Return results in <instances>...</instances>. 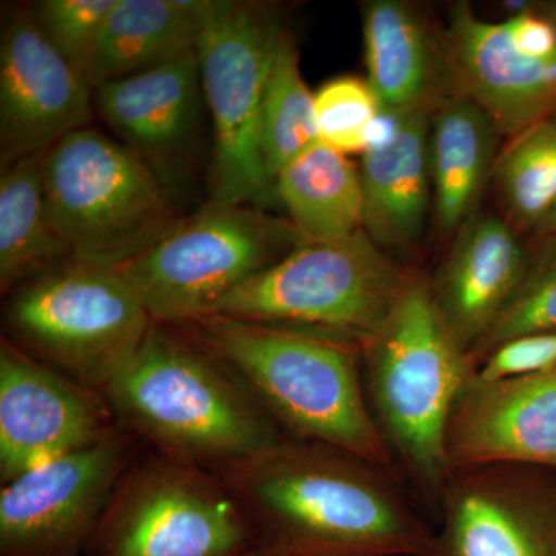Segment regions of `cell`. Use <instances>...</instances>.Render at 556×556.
Here are the masks:
<instances>
[{
    "label": "cell",
    "mask_w": 556,
    "mask_h": 556,
    "mask_svg": "<svg viewBox=\"0 0 556 556\" xmlns=\"http://www.w3.org/2000/svg\"><path fill=\"white\" fill-rule=\"evenodd\" d=\"M217 475L283 556H430L433 540L382 468L285 439Z\"/></svg>",
    "instance_id": "6da1fadb"
},
{
    "label": "cell",
    "mask_w": 556,
    "mask_h": 556,
    "mask_svg": "<svg viewBox=\"0 0 556 556\" xmlns=\"http://www.w3.org/2000/svg\"><path fill=\"white\" fill-rule=\"evenodd\" d=\"M167 327L214 357L292 441L343 450L382 470L390 466L357 340L223 314Z\"/></svg>",
    "instance_id": "7a4b0ae2"
},
{
    "label": "cell",
    "mask_w": 556,
    "mask_h": 556,
    "mask_svg": "<svg viewBox=\"0 0 556 556\" xmlns=\"http://www.w3.org/2000/svg\"><path fill=\"white\" fill-rule=\"evenodd\" d=\"M102 394L113 416L160 456L211 473L287 439L229 371L166 325L153 324Z\"/></svg>",
    "instance_id": "3957f363"
},
{
    "label": "cell",
    "mask_w": 556,
    "mask_h": 556,
    "mask_svg": "<svg viewBox=\"0 0 556 556\" xmlns=\"http://www.w3.org/2000/svg\"><path fill=\"white\" fill-rule=\"evenodd\" d=\"M361 346L369 408L388 447L426 495L438 500L450 477V416L477 371L473 358L450 332L430 285L415 276Z\"/></svg>",
    "instance_id": "277c9868"
},
{
    "label": "cell",
    "mask_w": 556,
    "mask_h": 556,
    "mask_svg": "<svg viewBox=\"0 0 556 556\" xmlns=\"http://www.w3.org/2000/svg\"><path fill=\"white\" fill-rule=\"evenodd\" d=\"M3 321L14 345L101 393L155 324L118 269L76 258L13 289Z\"/></svg>",
    "instance_id": "5b68a950"
},
{
    "label": "cell",
    "mask_w": 556,
    "mask_h": 556,
    "mask_svg": "<svg viewBox=\"0 0 556 556\" xmlns=\"http://www.w3.org/2000/svg\"><path fill=\"white\" fill-rule=\"evenodd\" d=\"M42 175L54 228L72 257L83 262L118 268L179 219L159 172L91 127L47 150Z\"/></svg>",
    "instance_id": "8992f818"
},
{
    "label": "cell",
    "mask_w": 556,
    "mask_h": 556,
    "mask_svg": "<svg viewBox=\"0 0 556 556\" xmlns=\"http://www.w3.org/2000/svg\"><path fill=\"white\" fill-rule=\"evenodd\" d=\"M294 226L249 204L211 203L118 266L155 324L206 316L302 244Z\"/></svg>",
    "instance_id": "52a82bcc"
},
{
    "label": "cell",
    "mask_w": 556,
    "mask_h": 556,
    "mask_svg": "<svg viewBox=\"0 0 556 556\" xmlns=\"http://www.w3.org/2000/svg\"><path fill=\"white\" fill-rule=\"evenodd\" d=\"M281 30L266 5L203 0L197 54L214 134V203L262 208L276 197L260 146V116Z\"/></svg>",
    "instance_id": "ba28073f"
},
{
    "label": "cell",
    "mask_w": 556,
    "mask_h": 556,
    "mask_svg": "<svg viewBox=\"0 0 556 556\" xmlns=\"http://www.w3.org/2000/svg\"><path fill=\"white\" fill-rule=\"evenodd\" d=\"M407 280L362 230L338 241H303L211 314L318 329L362 343L378 331Z\"/></svg>",
    "instance_id": "9c48e42d"
},
{
    "label": "cell",
    "mask_w": 556,
    "mask_h": 556,
    "mask_svg": "<svg viewBox=\"0 0 556 556\" xmlns=\"http://www.w3.org/2000/svg\"><path fill=\"white\" fill-rule=\"evenodd\" d=\"M251 525L217 475L159 456L129 467L90 546L94 556H239Z\"/></svg>",
    "instance_id": "30bf717a"
},
{
    "label": "cell",
    "mask_w": 556,
    "mask_h": 556,
    "mask_svg": "<svg viewBox=\"0 0 556 556\" xmlns=\"http://www.w3.org/2000/svg\"><path fill=\"white\" fill-rule=\"evenodd\" d=\"M130 459V434L116 427L100 444L3 484L0 554H76L97 532Z\"/></svg>",
    "instance_id": "8fae6325"
},
{
    "label": "cell",
    "mask_w": 556,
    "mask_h": 556,
    "mask_svg": "<svg viewBox=\"0 0 556 556\" xmlns=\"http://www.w3.org/2000/svg\"><path fill=\"white\" fill-rule=\"evenodd\" d=\"M101 391L0 342V481L100 444L115 430Z\"/></svg>",
    "instance_id": "7c38bea8"
},
{
    "label": "cell",
    "mask_w": 556,
    "mask_h": 556,
    "mask_svg": "<svg viewBox=\"0 0 556 556\" xmlns=\"http://www.w3.org/2000/svg\"><path fill=\"white\" fill-rule=\"evenodd\" d=\"M94 90L54 49L30 10L9 14L0 42V167L42 155L86 129Z\"/></svg>",
    "instance_id": "4fadbf2b"
},
{
    "label": "cell",
    "mask_w": 556,
    "mask_h": 556,
    "mask_svg": "<svg viewBox=\"0 0 556 556\" xmlns=\"http://www.w3.org/2000/svg\"><path fill=\"white\" fill-rule=\"evenodd\" d=\"M438 500L430 556H556V489L532 467L453 470Z\"/></svg>",
    "instance_id": "5bb4252c"
},
{
    "label": "cell",
    "mask_w": 556,
    "mask_h": 556,
    "mask_svg": "<svg viewBox=\"0 0 556 556\" xmlns=\"http://www.w3.org/2000/svg\"><path fill=\"white\" fill-rule=\"evenodd\" d=\"M447 457L450 473L497 464L556 470V364L495 382L471 376L450 416Z\"/></svg>",
    "instance_id": "9a60e30c"
},
{
    "label": "cell",
    "mask_w": 556,
    "mask_h": 556,
    "mask_svg": "<svg viewBox=\"0 0 556 556\" xmlns=\"http://www.w3.org/2000/svg\"><path fill=\"white\" fill-rule=\"evenodd\" d=\"M447 38L466 97L500 134L518 137L556 113V58L540 60L519 50L506 21L481 20L468 3H456Z\"/></svg>",
    "instance_id": "2e32d148"
},
{
    "label": "cell",
    "mask_w": 556,
    "mask_h": 556,
    "mask_svg": "<svg viewBox=\"0 0 556 556\" xmlns=\"http://www.w3.org/2000/svg\"><path fill=\"white\" fill-rule=\"evenodd\" d=\"M203 101L197 49L94 89L98 115L166 185L192 148Z\"/></svg>",
    "instance_id": "e0dca14e"
},
{
    "label": "cell",
    "mask_w": 556,
    "mask_h": 556,
    "mask_svg": "<svg viewBox=\"0 0 556 556\" xmlns=\"http://www.w3.org/2000/svg\"><path fill=\"white\" fill-rule=\"evenodd\" d=\"M529 269L521 241L503 219L479 215L457 230L430 291L453 338L470 357L515 298Z\"/></svg>",
    "instance_id": "ac0fdd59"
},
{
    "label": "cell",
    "mask_w": 556,
    "mask_h": 556,
    "mask_svg": "<svg viewBox=\"0 0 556 556\" xmlns=\"http://www.w3.org/2000/svg\"><path fill=\"white\" fill-rule=\"evenodd\" d=\"M390 116L362 159L364 230L383 251L402 252L419 243L426 226L430 115L420 108Z\"/></svg>",
    "instance_id": "d6986e66"
},
{
    "label": "cell",
    "mask_w": 556,
    "mask_h": 556,
    "mask_svg": "<svg viewBox=\"0 0 556 556\" xmlns=\"http://www.w3.org/2000/svg\"><path fill=\"white\" fill-rule=\"evenodd\" d=\"M203 0H116L86 78L94 89L197 49Z\"/></svg>",
    "instance_id": "ffe728a7"
},
{
    "label": "cell",
    "mask_w": 556,
    "mask_h": 556,
    "mask_svg": "<svg viewBox=\"0 0 556 556\" xmlns=\"http://www.w3.org/2000/svg\"><path fill=\"white\" fill-rule=\"evenodd\" d=\"M495 124L467 97L439 102L430 127V170L439 228L457 230L470 219L495 159Z\"/></svg>",
    "instance_id": "44dd1931"
},
{
    "label": "cell",
    "mask_w": 556,
    "mask_h": 556,
    "mask_svg": "<svg viewBox=\"0 0 556 556\" xmlns=\"http://www.w3.org/2000/svg\"><path fill=\"white\" fill-rule=\"evenodd\" d=\"M274 186L303 241H338L364 230L361 169L324 142L288 163Z\"/></svg>",
    "instance_id": "7402d4cb"
},
{
    "label": "cell",
    "mask_w": 556,
    "mask_h": 556,
    "mask_svg": "<svg viewBox=\"0 0 556 556\" xmlns=\"http://www.w3.org/2000/svg\"><path fill=\"white\" fill-rule=\"evenodd\" d=\"M46 153L0 169V291L3 295L73 258L50 217L42 175Z\"/></svg>",
    "instance_id": "603a6c76"
},
{
    "label": "cell",
    "mask_w": 556,
    "mask_h": 556,
    "mask_svg": "<svg viewBox=\"0 0 556 556\" xmlns=\"http://www.w3.org/2000/svg\"><path fill=\"white\" fill-rule=\"evenodd\" d=\"M364 43L367 79L383 113L427 108L433 64L427 33L415 11L397 0L368 2Z\"/></svg>",
    "instance_id": "cb8c5ba5"
},
{
    "label": "cell",
    "mask_w": 556,
    "mask_h": 556,
    "mask_svg": "<svg viewBox=\"0 0 556 556\" xmlns=\"http://www.w3.org/2000/svg\"><path fill=\"white\" fill-rule=\"evenodd\" d=\"M318 141L314 93L300 72L295 40L283 28L270 62L260 116V146L269 177L276 179L278 172Z\"/></svg>",
    "instance_id": "d4e9b609"
},
{
    "label": "cell",
    "mask_w": 556,
    "mask_h": 556,
    "mask_svg": "<svg viewBox=\"0 0 556 556\" xmlns=\"http://www.w3.org/2000/svg\"><path fill=\"white\" fill-rule=\"evenodd\" d=\"M495 172L511 215L522 225L546 228L556 212V113L515 137Z\"/></svg>",
    "instance_id": "484cf974"
},
{
    "label": "cell",
    "mask_w": 556,
    "mask_h": 556,
    "mask_svg": "<svg viewBox=\"0 0 556 556\" xmlns=\"http://www.w3.org/2000/svg\"><path fill=\"white\" fill-rule=\"evenodd\" d=\"M382 115L368 79L339 76L314 93L318 139L343 155L364 153L369 148Z\"/></svg>",
    "instance_id": "4316f807"
},
{
    "label": "cell",
    "mask_w": 556,
    "mask_h": 556,
    "mask_svg": "<svg viewBox=\"0 0 556 556\" xmlns=\"http://www.w3.org/2000/svg\"><path fill=\"white\" fill-rule=\"evenodd\" d=\"M543 332H556V254L530 266L521 288L471 356L475 367L478 356L484 358L504 342Z\"/></svg>",
    "instance_id": "83f0119b"
},
{
    "label": "cell",
    "mask_w": 556,
    "mask_h": 556,
    "mask_svg": "<svg viewBox=\"0 0 556 556\" xmlns=\"http://www.w3.org/2000/svg\"><path fill=\"white\" fill-rule=\"evenodd\" d=\"M115 2L116 0H42L31 7L30 13L54 49L86 76L102 27Z\"/></svg>",
    "instance_id": "f1b7e54d"
},
{
    "label": "cell",
    "mask_w": 556,
    "mask_h": 556,
    "mask_svg": "<svg viewBox=\"0 0 556 556\" xmlns=\"http://www.w3.org/2000/svg\"><path fill=\"white\" fill-rule=\"evenodd\" d=\"M556 364V332L511 339L490 351L475 371V378L495 380L535 375Z\"/></svg>",
    "instance_id": "f546056e"
},
{
    "label": "cell",
    "mask_w": 556,
    "mask_h": 556,
    "mask_svg": "<svg viewBox=\"0 0 556 556\" xmlns=\"http://www.w3.org/2000/svg\"><path fill=\"white\" fill-rule=\"evenodd\" d=\"M248 556H283V555L278 554V552L273 551V548H268V551L255 552V554H251Z\"/></svg>",
    "instance_id": "4dcf8cb0"
},
{
    "label": "cell",
    "mask_w": 556,
    "mask_h": 556,
    "mask_svg": "<svg viewBox=\"0 0 556 556\" xmlns=\"http://www.w3.org/2000/svg\"><path fill=\"white\" fill-rule=\"evenodd\" d=\"M544 229H547V230H554V232H556V212L554 214V217H552L551 219H548V223L546 225V228Z\"/></svg>",
    "instance_id": "1f68e13d"
},
{
    "label": "cell",
    "mask_w": 556,
    "mask_h": 556,
    "mask_svg": "<svg viewBox=\"0 0 556 556\" xmlns=\"http://www.w3.org/2000/svg\"><path fill=\"white\" fill-rule=\"evenodd\" d=\"M551 21L554 22L555 24V27H556V2L552 3V7H551Z\"/></svg>",
    "instance_id": "d6a6232c"
}]
</instances>
